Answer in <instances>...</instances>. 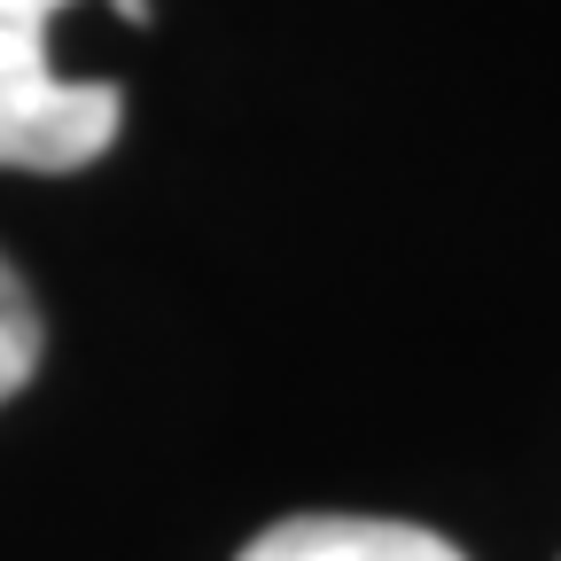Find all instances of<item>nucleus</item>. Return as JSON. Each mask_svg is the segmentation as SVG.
I'll use <instances>...</instances> for the list:
<instances>
[{"label": "nucleus", "instance_id": "f257e3e1", "mask_svg": "<svg viewBox=\"0 0 561 561\" xmlns=\"http://www.w3.org/2000/svg\"><path fill=\"white\" fill-rule=\"evenodd\" d=\"M70 0H0V172H79L110 157L125 94L110 79H62L47 24Z\"/></svg>", "mask_w": 561, "mask_h": 561}, {"label": "nucleus", "instance_id": "f03ea898", "mask_svg": "<svg viewBox=\"0 0 561 561\" xmlns=\"http://www.w3.org/2000/svg\"><path fill=\"white\" fill-rule=\"evenodd\" d=\"M242 561H468L453 538L382 515H289L242 546Z\"/></svg>", "mask_w": 561, "mask_h": 561}, {"label": "nucleus", "instance_id": "7ed1b4c3", "mask_svg": "<svg viewBox=\"0 0 561 561\" xmlns=\"http://www.w3.org/2000/svg\"><path fill=\"white\" fill-rule=\"evenodd\" d=\"M39 351H47L39 305H32V289H24V273L0 257V405H9V398L39 375Z\"/></svg>", "mask_w": 561, "mask_h": 561}, {"label": "nucleus", "instance_id": "20e7f679", "mask_svg": "<svg viewBox=\"0 0 561 561\" xmlns=\"http://www.w3.org/2000/svg\"><path fill=\"white\" fill-rule=\"evenodd\" d=\"M117 16L125 24H149V0H117Z\"/></svg>", "mask_w": 561, "mask_h": 561}]
</instances>
